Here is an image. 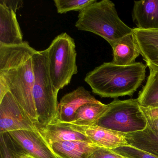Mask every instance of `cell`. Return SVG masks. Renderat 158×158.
I'll return each instance as SVG.
<instances>
[{"instance_id": "83f0119b", "label": "cell", "mask_w": 158, "mask_h": 158, "mask_svg": "<svg viewBox=\"0 0 158 158\" xmlns=\"http://www.w3.org/2000/svg\"><path fill=\"white\" fill-rule=\"evenodd\" d=\"M13 153H14V154L15 156V158H20V157H19V156H17V155H16V154H15V153H14V152H13Z\"/></svg>"}, {"instance_id": "5bb4252c", "label": "cell", "mask_w": 158, "mask_h": 158, "mask_svg": "<svg viewBox=\"0 0 158 158\" xmlns=\"http://www.w3.org/2000/svg\"><path fill=\"white\" fill-rule=\"evenodd\" d=\"M132 15L137 28L158 29V0L134 2Z\"/></svg>"}, {"instance_id": "7402d4cb", "label": "cell", "mask_w": 158, "mask_h": 158, "mask_svg": "<svg viewBox=\"0 0 158 158\" xmlns=\"http://www.w3.org/2000/svg\"><path fill=\"white\" fill-rule=\"evenodd\" d=\"M147 122V127L158 131V107H144L140 106Z\"/></svg>"}, {"instance_id": "44dd1931", "label": "cell", "mask_w": 158, "mask_h": 158, "mask_svg": "<svg viewBox=\"0 0 158 158\" xmlns=\"http://www.w3.org/2000/svg\"><path fill=\"white\" fill-rule=\"evenodd\" d=\"M113 150L127 158H158L148 152L131 146L120 147Z\"/></svg>"}, {"instance_id": "5b68a950", "label": "cell", "mask_w": 158, "mask_h": 158, "mask_svg": "<svg viewBox=\"0 0 158 158\" xmlns=\"http://www.w3.org/2000/svg\"><path fill=\"white\" fill-rule=\"evenodd\" d=\"M48 67L54 87L58 90L68 85L78 73L74 40L66 33L57 36L47 49Z\"/></svg>"}, {"instance_id": "9a60e30c", "label": "cell", "mask_w": 158, "mask_h": 158, "mask_svg": "<svg viewBox=\"0 0 158 158\" xmlns=\"http://www.w3.org/2000/svg\"><path fill=\"white\" fill-rule=\"evenodd\" d=\"M50 147L59 158H90L100 148L90 141H63Z\"/></svg>"}, {"instance_id": "ffe728a7", "label": "cell", "mask_w": 158, "mask_h": 158, "mask_svg": "<svg viewBox=\"0 0 158 158\" xmlns=\"http://www.w3.org/2000/svg\"><path fill=\"white\" fill-rule=\"evenodd\" d=\"M97 0H54L58 13L62 14L72 11H80Z\"/></svg>"}, {"instance_id": "d6986e66", "label": "cell", "mask_w": 158, "mask_h": 158, "mask_svg": "<svg viewBox=\"0 0 158 158\" xmlns=\"http://www.w3.org/2000/svg\"><path fill=\"white\" fill-rule=\"evenodd\" d=\"M149 75L137 99L144 107H158V69L148 67Z\"/></svg>"}, {"instance_id": "52a82bcc", "label": "cell", "mask_w": 158, "mask_h": 158, "mask_svg": "<svg viewBox=\"0 0 158 158\" xmlns=\"http://www.w3.org/2000/svg\"><path fill=\"white\" fill-rule=\"evenodd\" d=\"M36 130L30 116L9 91L0 100V134Z\"/></svg>"}, {"instance_id": "ba28073f", "label": "cell", "mask_w": 158, "mask_h": 158, "mask_svg": "<svg viewBox=\"0 0 158 158\" xmlns=\"http://www.w3.org/2000/svg\"><path fill=\"white\" fill-rule=\"evenodd\" d=\"M9 133L25 154L34 158H59L37 130H17Z\"/></svg>"}, {"instance_id": "7c38bea8", "label": "cell", "mask_w": 158, "mask_h": 158, "mask_svg": "<svg viewBox=\"0 0 158 158\" xmlns=\"http://www.w3.org/2000/svg\"><path fill=\"white\" fill-rule=\"evenodd\" d=\"M34 125L37 132L50 147L54 143L63 141H90L83 133L60 123L44 125L39 123H34Z\"/></svg>"}, {"instance_id": "4fadbf2b", "label": "cell", "mask_w": 158, "mask_h": 158, "mask_svg": "<svg viewBox=\"0 0 158 158\" xmlns=\"http://www.w3.org/2000/svg\"><path fill=\"white\" fill-rule=\"evenodd\" d=\"M24 42L16 13L0 3V45L13 46Z\"/></svg>"}, {"instance_id": "2e32d148", "label": "cell", "mask_w": 158, "mask_h": 158, "mask_svg": "<svg viewBox=\"0 0 158 158\" xmlns=\"http://www.w3.org/2000/svg\"><path fill=\"white\" fill-rule=\"evenodd\" d=\"M111 46L113 55L112 62L116 65L126 66L133 64L140 55L132 35L116 40Z\"/></svg>"}, {"instance_id": "9c48e42d", "label": "cell", "mask_w": 158, "mask_h": 158, "mask_svg": "<svg viewBox=\"0 0 158 158\" xmlns=\"http://www.w3.org/2000/svg\"><path fill=\"white\" fill-rule=\"evenodd\" d=\"M77 132L83 133L93 144L99 148L114 149L129 146L124 134L107 129L98 125L77 126L70 123H62Z\"/></svg>"}, {"instance_id": "4316f807", "label": "cell", "mask_w": 158, "mask_h": 158, "mask_svg": "<svg viewBox=\"0 0 158 158\" xmlns=\"http://www.w3.org/2000/svg\"><path fill=\"white\" fill-rule=\"evenodd\" d=\"M9 91V87L5 80L2 77H0V100H1Z\"/></svg>"}, {"instance_id": "8fae6325", "label": "cell", "mask_w": 158, "mask_h": 158, "mask_svg": "<svg viewBox=\"0 0 158 158\" xmlns=\"http://www.w3.org/2000/svg\"><path fill=\"white\" fill-rule=\"evenodd\" d=\"M133 38L148 67L158 69V29L133 28Z\"/></svg>"}, {"instance_id": "603a6c76", "label": "cell", "mask_w": 158, "mask_h": 158, "mask_svg": "<svg viewBox=\"0 0 158 158\" xmlns=\"http://www.w3.org/2000/svg\"><path fill=\"white\" fill-rule=\"evenodd\" d=\"M2 136L10 149L20 158H34L22 152L20 148L17 146V144L12 138L9 133H5Z\"/></svg>"}, {"instance_id": "8992f818", "label": "cell", "mask_w": 158, "mask_h": 158, "mask_svg": "<svg viewBox=\"0 0 158 158\" xmlns=\"http://www.w3.org/2000/svg\"><path fill=\"white\" fill-rule=\"evenodd\" d=\"M108 105L97 125L123 134L142 131L147 127V120L137 98L114 99Z\"/></svg>"}, {"instance_id": "277c9868", "label": "cell", "mask_w": 158, "mask_h": 158, "mask_svg": "<svg viewBox=\"0 0 158 158\" xmlns=\"http://www.w3.org/2000/svg\"><path fill=\"white\" fill-rule=\"evenodd\" d=\"M35 81L33 97L38 123L46 125L56 123L58 112V94L49 72L47 49L36 51L33 56Z\"/></svg>"}, {"instance_id": "d4e9b609", "label": "cell", "mask_w": 158, "mask_h": 158, "mask_svg": "<svg viewBox=\"0 0 158 158\" xmlns=\"http://www.w3.org/2000/svg\"><path fill=\"white\" fill-rule=\"evenodd\" d=\"M0 3L3 4L8 9L12 10L15 13L16 11L23 8V1L20 0H0Z\"/></svg>"}, {"instance_id": "30bf717a", "label": "cell", "mask_w": 158, "mask_h": 158, "mask_svg": "<svg viewBox=\"0 0 158 158\" xmlns=\"http://www.w3.org/2000/svg\"><path fill=\"white\" fill-rule=\"evenodd\" d=\"M96 99L84 87L79 86L73 91L64 95L58 104L56 123H72L77 110L85 104L97 103Z\"/></svg>"}, {"instance_id": "e0dca14e", "label": "cell", "mask_w": 158, "mask_h": 158, "mask_svg": "<svg viewBox=\"0 0 158 158\" xmlns=\"http://www.w3.org/2000/svg\"><path fill=\"white\" fill-rule=\"evenodd\" d=\"M129 146L148 152L158 158V131L147 127L142 131L124 134Z\"/></svg>"}, {"instance_id": "ac0fdd59", "label": "cell", "mask_w": 158, "mask_h": 158, "mask_svg": "<svg viewBox=\"0 0 158 158\" xmlns=\"http://www.w3.org/2000/svg\"><path fill=\"white\" fill-rule=\"evenodd\" d=\"M108 107V104H103L100 101L85 104L77 110L73 122L68 123L81 127L97 125L99 120L105 113Z\"/></svg>"}, {"instance_id": "7a4b0ae2", "label": "cell", "mask_w": 158, "mask_h": 158, "mask_svg": "<svg viewBox=\"0 0 158 158\" xmlns=\"http://www.w3.org/2000/svg\"><path fill=\"white\" fill-rule=\"evenodd\" d=\"M147 66L141 62L126 66L104 63L88 73L85 81L101 98L132 96L145 80Z\"/></svg>"}, {"instance_id": "484cf974", "label": "cell", "mask_w": 158, "mask_h": 158, "mask_svg": "<svg viewBox=\"0 0 158 158\" xmlns=\"http://www.w3.org/2000/svg\"><path fill=\"white\" fill-rule=\"evenodd\" d=\"M0 144L1 158H15L13 152L8 147L6 142L1 136Z\"/></svg>"}, {"instance_id": "cb8c5ba5", "label": "cell", "mask_w": 158, "mask_h": 158, "mask_svg": "<svg viewBox=\"0 0 158 158\" xmlns=\"http://www.w3.org/2000/svg\"><path fill=\"white\" fill-rule=\"evenodd\" d=\"M90 158H127L122 156L113 150L100 148L92 154Z\"/></svg>"}, {"instance_id": "6da1fadb", "label": "cell", "mask_w": 158, "mask_h": 158, "mask_svg": "<svg viewBox=\"0 0 158 158\" xmlns=\"http://www.w3.org/2000/svg\"><path fill=\"white\" fill-rule=\"evenodd\" d=\"M36 52L27 41L20 45H0V77L34 123H38L33 97V58Z\"/></svg>"}, {"instance_id": "3957f363", "label": "cell", "mask_w": 158, "mask_h": 158, "mask_svg": "<svg viewBox=\"0 0 158 158\" xmlns=\"http://www.w3.org/2000/svg\"><path fill=\"white\" fill-rule=\"evenodd\" d=\"M75 27L99 36L110 46L133 33V28L120 19L114 3L110 0L96 2L79 11Z\"/></svg>"}]
</instances>
